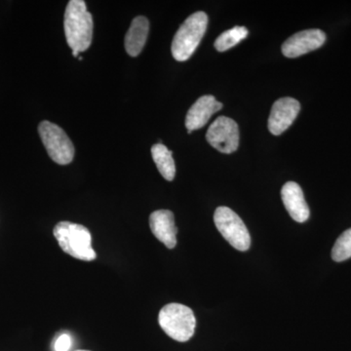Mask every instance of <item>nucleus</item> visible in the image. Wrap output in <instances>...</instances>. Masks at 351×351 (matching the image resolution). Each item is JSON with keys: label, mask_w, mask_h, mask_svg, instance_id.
<instances>
[{"label": "nucleus", "mask_w": 351, "mask_h": 351, "mask_svg": "<svg viewBox=\"0 0 351 351\" xmlns=\"http://www.w3.org/2000/svg\"><path fill=\"white\" fill-rule=\"evenodd\" d=\"M93 17L83 0H71L64 12V27L66 43L73 52L90 47L93 38Z\"/></svg>", "instance_id": "1"}, {"label": "nucleus", "mask_w": 351, "mask_h": 351, "mask_svg": "<svg viewBox=\"0 0 351 351\" xmlns=\"http://www.w3.org/2000/svg\"><path fill=\"white\" fill-rule=\"evenodd\" d=\"M53 234L56 237L62 250L77 260L92 262L97 254L92 247V235L87 228L71 221H60L55 226Z\"/></svg>", "instance_id": "2"}, {"label": "nucleus", "mask_w": 351, "mask_h": 351, "mask_svg": "<svg viewBox=\"0 0 351 351\" xmlns=\"http://www.w3.org/2000/svg\"><path fill=\"white\" fill-rule=\"evenodd\" d=\"M158 323L170 338L186 343L193 338L196 327V318L193 309L184 304L172 302L166 304L158 314Z\"/></svg>", "instance_id": "3"}, {"label": "nucleus", "mask_w": 351, "mask_h": 351, "mask_svg": "<svg viewBox=\"0 0 351 351\" xmlns=\"http://www.w3.org/2000/svg\"><path fill=\"white\" fill-rule=\"evenodd\" d=\"M208 25L206 13L199 11L189 16L176 32L173 39L172 55L175 60L184 62L191 57L202 40Z\"/></svg>", "instance_id": "4"}, {"label": "nucleus", "mask_w": 351, "mask_h": 351, "mask_svg": "<svg viewBox=\"0 0 351 351\" xmlns=\"http://www.w3.org/2000/svg\"><path fill=\"white\" fill-rule=\"evenodd\" d=\"M214 223L223 239L237 250L245 252L251 246V237L241 218L230 208L221 206L215 211Z\"/></svg>", "instance_id": "5"}, {"label": "nucleus", "mask_w": 351, "mask_h": 351, "mask_svg": "<svg viewBox=\"0 0 351 351\" xmlns=\"http://www.w3.org/2000/svg\"><path fill=\"white\" fill-rule=\"evenodd\" d=\"M38 133L46 151L54 162L66 165L73 161L75 147L61 127L45 120L39 124Z\"/></svg>", "instance_id": "6"}, {"label": "nucleus", "mask_w": 351, "mask_h": 351, "mask_svg": "<svg viewBox=\"0 0 351 351\" xmlns=\"http://www.w3.org/2000/svg\"><path fill=\"white\" fill-rule=\"evenodd\" d=\"M207 142L221 154L237 152L239 145V128L234 120L219 117L208 129Z\"/></svg>", "instance_id": "7"}, {"label": "nucleus", "mask_w": 351, "mask_h": 351, "mask_svg": "<svg viewBox=\"0 0 351 351\" xmlns=\"http://www.w3.org/2000/svg\"><path fill=\"white\" fill-rule=\"evenodd\" d=\"M326 41V34L318 29H306L289 38L282 45L287 58H297L320 48Z\"/></svg>", "instance_id": "8"}, {"label": "nucleus", "mask_w": 351, "mask_h": 351, "mask_svg": "<svg viewBox=\"0 0 351 351\" xmlns=\"http://www.w3.org/2000/svg\"><path fill=\"white\" fill-rule=\"evenodd\" d=\"M301 105L294 98H281L274 104L269 119V130L272 135L279 136L287 130L297 119Z\"/></svg>", "instance_id": "9"}, {"label": "nucleus", "mask_w": 351, "mask_h": 351, "mask_svg": "<svg viewBox=\"0 0 351 351\" xmlns=\"http://www.w3.org/2000/svg\"><path fill=\"white\" fill-rule=\"evenodd\" d=\"M223 108V104L217 101L216 98L211 95H205L200 97L197 101L189 108L186 117V127L188 133L198 130L206 125L212 115Z\"/></svg>", "instance_id": "10"}, {"label": "nucleus", "mask_w": 351, "mask_h": 351, "mask_svg": "<svg viewBox=\"0 0 351 351\" xmlns=\"http://www.w3.org/2000/svg\"><path fill=\"white\" fill-rule=\"evenodd\" d=\"M149 226L154 237L162 242L168 249L177 245L178 228L175 225L173 212L169 210H157L149 216Z\"/></svg>", "instance_id": "11"}, {"label": "nucleus", "mask_w": 351, "mask_h": 351, "mask_svg": "<svg viewBox=\"0 0 351 351\" xmlns=\"http://www.w3.org/2000/svg\"><path fill=\"white\" fill-rule=\"evenodd\" d=\"M281 197L289 215L298 223H304L309 218L308 205L304 199L302 189L297 182H288L281 189Z\"/></svg>", "instance_id": "12"}, {"label": "nucleus", "mask_w": 351, "mask_h": 351, "mask_svg": "<svg viewBox=\"0 0 351 351\" xmlns=\"http://www.w3.org/2000/svg\"><path fill=\"white\" fill-rule=\"evenodd\" d=\"M149 20L138 16L133 20L125 36V49L131 57H137L144 49L149 36Z\"/></svg>", "instance_id": "13"}, {"label": "nucleus", "mask_w": 351, "mask_h": 351, "mask_svg": "<svg viewBox=\"0 0 351 351\" xmlns=\"http://www.w3.org/2000/svg\"><path fill=\"white\" fill-rule=\"evenodd\" d=\"M152 156L157 169L164 179L173 181L176 175V166L172 152L163 144H156L152 145Z\"/></svg>", "instance_id": "14"}, {"label": "nucleus", "mask_w": 351, "mask_h": 351, "mask_svg": "<svg viewBox=\"0 0 351 351\" xmlns=\"http://www.w3.org/2000/svg\"><path fill=\"white\" fill-rule=\"evenodd\" d=\"M249 31L245 27H234L228 29L215 41V48L219 52H225V51L230 49L233 46L237 45L240 41L243 40L248 36Z\"/></svg>", "instance_id": "15"}, {"label": "nucleus", "mask_w": 351, "mask_h": 351, "mask_svg": "<svg viewBox=\"0 0 351 351\" xmlns=\"http://www.w3.org/2000/svg\"><path fill=\"white\" fill-rule=\"evenodd\" d=\"M332 258L335 262H343L351 258V228L341 233L332 247Z\"/></svg>", "instance_id": "16"}, {"label": "nucleus", "mask_w": 351, "mask_h": 351, "mask_svg": "<svg viewBox=\"0 0 351 351\" xmlns=\"http://www.w3.org/2000/svg\"><path fill=\"white\" fill-rule=\"evenodd\" d=\"M73 345V339L69 334H62L56 339L54 351H69Z\"/></svg>", "instance_id": "17"}, {"label": "nucleus", "mask_w": 351, "mask_h": 351, "mask_svg": "<svg viewBox=\"0 0 351 351\" xmlns=\"http://www.w3.org/2000/svg\"><path fill=\"white\" fill-rule=\"evenodd\" d=\"M75 351H90V350H75Z\"/></svg>", "instance_id": "18"}]
</instances>
